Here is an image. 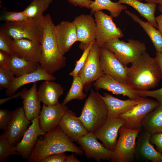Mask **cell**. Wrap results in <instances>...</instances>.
Returning a JSON list of instances; mask_svg holds the SVG:
<instances>
[{"mask_svg": "<svg viewBox=\"0 0 162 162\" xmlns=\"http://www.w3.org/2000/svg\"><path fill=\"white\" fill-rule=\"evenodd\" d=\"M161 79L156 59L146 51L128 67V84L137 90H148L157 86Z\"/></svg>", "mask_w": 162, "mask_h": 162, "instance_id": "obj_1", "label": "cell"}, {"mask_svg": "<svg viewBox=\"0 0 162 162\" xmlns=\"http://www.w3.org/2000/svg\"><path fill=\"white\" fill-rule=\"evenodd\" d=\"M42 140L37 141L27 161L41 162L46 157L58 153L71 152L78 155L84 153L63 133L59 126L46 132Z\"/></svg>", "mask_w": 162, "mask_h": 162, "instance_id": "obj_2", "label": "cell"}, {"mask_svg": "<svg viewBox=\"0 0 162 162\" xmlns=\"http://www.w3.org/2000/svg\"><path fill=\"white\" fill-rule=\"evenodd\" d=\"M44 30L39 63L41 68L52 75L65 67L66 59L59 48L56 37V26L49 14L44 16Z\"/></svg>", "mask_w": 162, "mask_h": 162, "instance_id": "obj_3", "label": "cell"}, {"mask_svg": "<svg viewBox=\"0 0 162 162\" xmlns=\"http://www.w3.org/2000/svg\"><path fill=\"white\" fill-rule=\"evenodd\" d=\"M78 118L88 132L93 133L100 128L108 118L105 102L101 95L93 89H91Z\"/></svg>", "mask_w": 162, "mask_h": 162, "instance_id": "obj_4", "label": "cell"}, {"mask_svg": "<svg viewBox=\"0 0 162 162\" xmlns=\"http://www.w3.org/2000/svg\"><path fill=\"white\" fill-rule=\"evenodd\" d=\"M44 16L19 22H5L0 29L13 39H26L41 43L44 30Z\"/></svg>", "mask_w": 162, "mask_h": 162, "instance_id": "obj_5", "label": "cell"}, {"mask_svg": "<svg viewBox=\"0 0 162 162\" xmlns=\"http://www.w3.org/2000/svg\"><path fill=\"white\" fill-rule=\"evenodd\" d=\"M128 42L121 40L119 38L111 39L107 42L104 47L112 52L118 59L127 66L136 60L145 51V44L137 40L130 39Z\"/></svg>", "mask_w": 162, "mask_h": 162, "instance_id": "obj_6", "label": "cell"}, {"mask_svg": "<svg viewBox=\"0 0 162 162\" xmlns=\"http://www.w3.org/2000/svg\"><path fill=\"white\" fill-rule=\"evenodd\" d=\"M142 129H131L122 126L116 147L112 152L111 162H133L137 136Z\"/></svg>", "mask_w": 162, "mask_h": 162, "instance_id": "obj_7", "label": "cell"}, {"mask_svg": "<svg viewBox=\"0 0 162 162\" xmlns=\"http://www.w3.org/2000/svg\"><path fill=\"white\" fill-rule=\"evenodd\" d=\"M96 23V42L99 48L104 47L108 41L121 38L124 35L122 30L113 22V17L102 10L93 14Z\"/></svg>", "mask_w": 162, "mask_h": 162, "instance_id": "obj_8", "label": "cell"}, {"mask_svg": "<svg viewBox=\"0 0 162 162\" xmlns=\"http://www.w3.org/2000/svg\"><path fill=\"white\" fill-rule=\"evenodd\" d=\"M160 104L157 100L143 98L131 109L119 116V117L125 121L123 126L131 129H142L143 122L147 116Z\"/></svg>", "mask_w": 162, "mask_h": 162, "instance_id": "obj_9", "label": "cell"}, {"mask_svg": "<svg viewBox=\"0 0 162 162\" xmlns=\"http://www.w3.org/2000/svg\"><path fill=\"white\" fill-rule=\"evenodd\" d=\"M99 53L100 64L104 74L120 82L128 84V67L123 64L112 52L104 46L99 48Z\"/></svg>", "mask_w": 162, "mask_h": 162, "instance_id": "obj_10", "label": "cell"}, {"mask_svg": "<svg viewBox=\"0 0 162 162\" xmlns=\"http://www.w3.org/2000/svg\"><path fill=\"white\" fill-rule=\"evenodd\" d=\"M32 122L26 118L23 107L13 111L6 130L3 133L9 143L15 146L20 141Z\"/></svg>", "mask_w": 162, "mask_h": 162, "instance_id": "obj_11", "label": "cell"}, {"mask_svg": "<svg viewBox=\"0 0 162 162\" xmlns=\"http://www.w3.org/2000/svg\"><path fill=\"white\" fill-rule=\"evenodd\" d=\"M76 30L79 47L84 50L92 43L96 41V23L92 14H82L76 16L72 22Z\"/></svg>", "mask_w": 162, "mask_h": 162, "instance_id": "obj_12", "label": "cell"}, {"mask_svg": "<svg viewBox=\"0 0 162 162\" xmlns=\"http://www.w3.org/2000/svg\"><path fill=\"white\" fill-rule=\"evenodd\" d=\"M93 86L97 91L103 89L114 94L126 96L131 100H139L143 98L138 94L137 90L133 88L128 84L120 82L104 74L94 82Z\"/></svg>", "mask_w": 162, "mask_h": 162, "instance_id": "obj_13", "label": "cell"}, {"mask_svg": "<svg viewBox=\"0 0 162 162\" xmlns=\"http://www.w3.org/2000/svg\"><path fill=\"white\" fill-rule=\"evenodd\" d=\"M97 139L94 133L88 132L76 142L84 152L88 159L93 158L98 162L101 160L110 161L112 151L106 148Z\"/></svg>", "mask_w": 162, "mask_h": 162, "instance_id": "obj_14", "label": "cell"}, {"mask_svg": "<svg viewBox=\"0 0 162 162\" xmlns=\"http://www.w3.org/2000/svg\"><path fill=\"white\" fill-rule=\"evenodd\" d=\"M125 121L121 118H108L104 124L94 133L108 150L113 151L117 142V138L120 128Z\"/></svg>", "mask_w": 162, "mask_h": 162, "instance_id": "obj_15", "label": "cell"}, {"mask_svg": "<svg viewBox=\"0 0 162 162\" xmlns=\"http://www.w3.org/2000/svg\"><path fill=\"white\" fill-rule=\"evenodd\" d=\"M99 48L96 41L90 51L84 66L78 74L85 85L95 81L104 74L100 62Z\"/></svg>", "mask_w": 162, "mask_h": 162, "instance_id": "obj_16", "label": "cell"}, {"mask_svg": "<svg viewBox=\"0 0 162 162\" xmlns=\"http://www.w3.org/2000/svg\"><path fill=\"white\" fill-rule=\"evenodd\" d=\"M151 134L142 129L136 140L135 159L152 162H162V154L156 150L150 141Z\"/></svg>", "mask_w": 162, "mask_h": 162, "instance_id": "obj_17", "label": "cell"}, {"mask_svg": "<svg viewBox=\"0 0 162 162\" xmlns=\"http://www.w3.org/2000/svg\"><path fill=\"white\" fill-rule=\"evenodd\" d=\"M25 133L22 139L15 146L17 151L23 159H28L37 141L38 137L44 135L46 133L41 128L39 116L32 121Z\"/></svg>", "mask_w": 162, "mask_h": 162, "instance_id": "obj_18", "label": "cell"}, {"mask_svg": "<svg viewBox=\"0 0 162 162\" xmlns=\"http://www.w3.org/2000/svg\"><path fill=\"white\" fill-rule=\"evenodd\" d=\"M68 109L66 105L59 103L53 106L44 105L39 116L41 128L46 133L58 126Z\"/></svg>", "mask_w": 162, "mask_h": 162, "instance_id": "obj_19", "label": "cell"}, {"mask_svg": "<svg viewBox=\"0 0 162 162\" xmlns=\"http://www.w3.org/2000/svg\"><path fill=\"white\" fill-rule=\"evenodd\" d=\"M58 126L65 134L73 142H77L80 138L88 132L76 114L68 109L63 116Z\"/></svg>", "mask_w": 162, "mask_h": 162, "instance_id": "obj_20", "label": "cell"}, {"mask_svg": "<svg viewBox=\"0 0 162 162\" xmlns=\"http://www.w3.org/2000/svg\"><path fill=\"white\" fill-rule=\"evenodd\" d=\"M55 30L59 48L64 56L78 41L75 26L73 22L62 21L56 26Z\"/></svg>", "mask_w": 162, "mask_h": 162, "instance_id": "obj_21", "label": "cell"}, {"mask_svg": "<svg viewBox=\"0 0 162 162\" xmlns=\"http://www.w3.org/2000/svg\"><path fill=\"white\" fill-rule=\"evenodd\" d=\"M14 54L26 60L39 62L41 43L26 39H13Z\"/></svg>", "mask_w": 162, "mask_h": 162, "instance_id": "obj_22", "label": "cell"}, {"mask_svg": "<svg viewBox=\"0 0 162 162\" xmlns=\"http://www.w3.org/2000/svg\"><path fill=\"white\" fill-rule=\"evenodd\" d=\"M20 97L22 99L23 109L27 119L32 122L40 113V102L37 94V84L34 82L29 89L24 88L19 92Z\"/></svg>", "mask_w": 162, "mask_h": 162, "instance_id": "obj_23", "label": "cell"}, {"mask_svg": "<svg viewBox=\"0 0 162 162\" xmlns=\"http://www.w3.org/2000/svg\"><path fill=\"white\" fill-rule=\"evenodd\" d=\"M56 79L52 75L49 74L41 68L40 65L34 71L15 77L10 88L6 90L5 93L8 96H12L20 88L26 84L41 80L53 81Z\"/></svg>", "mask_w": 162, "mask_h": 162, "instance_id": "obj_24", "label": "cell"}, {"mask_svg": "<svg viewBox=\"0 0 162 162\" xmlns=\"http://www.w3.org/2000/svg\"><path fill=\"white\" fill-rule=\"evenodd\" d=\"M101 96L105 104L108 118H110L118 117L120 115L127 112L138 104L143 98L139 100L130 99L122 100L107 93H104L103 96L101 95Z\"/></svg>", "mask_w": 162, "mask_h": 162, "instance_id": "obj_25", "label": "cell"}, {"mask_svg": "<svg viewBox=\"0 0 162 162\" xmlns=\"http://www.w3.org/2000/svg\"><path fill=\"white\" fill-rule=\"evenodd\" d=\"M53 81H44L37 91L39 100L46 106L57 104L59 98L64 93V89L61 84Z\"/></svg>", "mask_w": 162, "mask_h": 162, "instance_id": "obj_26", "label": "cell"}, {"mask_svg": "<svg viewBox=\"0 0 162 162\" xmlns=\"http://www.w3.org/2000/svg\"><path fill=\"white\" fill-rule=\"evenodd\" d=\"M118 2L120 4H126L132 7L154 27L158 28L154 15L157 7L156 4L143 3L137 0H118Z\"/></svg>", "mask_w": 162, "mask_h": 162, "instance_id": "obj_27", "label": "cell"}, {"mask_svg": "<svg viewBox=\"0 0 162 162\" xmlns=\"http://www.w3.org/2000/svg\"><path fill=\"white\" fill-rule=\"evenodd\" d=\"M125 13L142 27L150 38L156 52L162 53V35L159 31L150 22L142 21L136 15L129 11L125 10Z\"/></svg>", "mask_w": 162, "mask_h": 162, "instance_id": "obj_28", "label": "cell"}, {"mask_svg": "<svg viewBox=\"0 0 162 162\" xmlns=\"http://www.w3.org/2000/svg\"><path fill=\"white\" fill-rule=\"evenodd\" d=\"M142 129L151 134L162 132V103L147 116L143 122Z\"/></svg>", "mask_w": 162, "mask_h": 162, "instance_id": "obj_29", "label": "cell"}, {"mask_svg": "<svg viewBox=\"0 0 162 162\" xmlns=\"http://www.w3.org/2000/svg\"><path fill=\"white\" fill-rule=\"evenodd\" d=\"M40 65L38 62L26 60L13 54L10 55L8 67L17 77L34 71Z\"/></svg>", "mask_w": 162, "mask_h": 162, "instance_id": "obj_30", "label": "cell"}, {"mask_svg": "<svg viewBox=\"0 0 162 162\" xmlns=\"http://www.w3.org/2000/svg\"><path fill=\"white\" fill-rule=\"evenodd\" d=\"M127 8L126 6L111 0H95L90 5L91 14L97 11L106 10L109 11L111 15L116 18L119 16L121 12Z\"/></svg>", "mask_w": 162, "mask_h": 162, "instance_id": "obj_31", "label": "cell"}, {"mask_svg": "<svg viewBox=\"0 0 162 162\" xmlns=\"http://www.w3.org/2000/svg\"><path fill=\"white\" fill-rule=\"evenodd\" d=\"M84 85L83 80L80 76H73L71 86L62 102V104L66 105L73 100H81L86 98V94L83 91Z\"/></svg>", "mask_w": 162, "mask_h": 162, "instance_id": "obj_32", "label": "cell"}, {"mask_svg": "<svg viewBox=\"0 0 162 162\" xmlns=\"http://www.w3.org/2000/svg\"><path fill=\"white\" fill-rule=\"evenodd\" d=\"M52 2V0H33L23 11L28 18L38 17L43 15Z\"/></svg>", "mask_w": 162, "mask_h": 162, "instance_id": "obj_33", "label": "cell"}, {"mask_svg": "<svg viewBox=\"0 0 162 162\" xmlns=\"http://www.w3.org/2000/svg\"><path fill=\"white\" fill-rule=\"evenodd\" d=\"M14 154L20 155L15 146L10 145L2 134L0 136V162L4 161L9 156Z\"/></svg>", "mask_w": 162, "mask_h": 162, "instance_id": "obj_34", "label": "cell"}, {"mask_svg": "<svg viewBox=\"0 0 162 162\" xmlns=\"http://www.w3.org/2000/svg\"><path fill=\"white\" fill-rule=\"evenodd\" d=\"M14 74L8 66L0 68V90L8 89L11 86L14 78Z\"/></svg>", "mask_w": 162, "mask_h": 162, "instance_id": "obj_35", "label": "cell"}, {"mask_svg": "<svg viewBox=\"0 0 162 162\" xmlns=\"http://www.w3.org/2000/svg\"><path fill=\"white\" fill-rule=\"evenodd\" d=\"M28 18L23 11L21 12L5 10L2 13L0 16L1 21L8 22H16L24 21Z\"/></svg>", "mask_w": 162, "mask_h": 162, "instance_id": "obj_36", "label": "cell"}, {"mask_svg": "<svg viewBox=\"0 0 162 162\" xmlns=\"http://www.w3.org/2000/svg\"><path fill=\"white\" fill-rule=\"evenodd\" d=\"M13 39L0 29V50L10 55L14 54Z\"/></svg>", "mask_w": 162, "mask_h": 162, "instance_id": "obj_37", "label": "cell"}, {"mask_svg": "<svg viewBox=\"0 0 162 162\" xmlns=\"http://www.w3.org/2000/svg\"><path fill=\"white\" fill-rule=\"evenodd\" d=\"M94 43H91L84 50L83 53L80 58L76 62L74 69L70 73V75L74 76H77L78 74L84 66L90 51Z\"/></svg>", "mask_w": 162, "mask_h": 162, "instance_id": "obj_38", "label": "cell"}, {"mask_svg": "<svg viewBox=\"0 0 162 162\" xmlns=\"http://www.w3.org/2000/svg\"><path fill=\"white\" fill-rule=\"evenodd\" d=\"M13 111L6 109L0 110V129L6 131L12 118Z\"/></svg>", "mask_w": 162, "mask_h": 162, "instance_id": "obj_39", "label": "cell"}, {"mask_svg": "<svg viewBox=\"0 0 162 162\" xmlns=\"http://www.w3.org/2000/svg\"><path fill=\"white\" fill-rule=\"evenodd\" d=\"M137 91L138 94L142 97H152L162 103V87L152 91L137 90Z\"/></svg>", "mask_w": 162, "mask_h": 162, "instance_id": "obj_40", "label": "cell"}, {"mask_svg": "<svg viewBox=\"0 0 162 162\" xmlns=\"http://www.w3.org/2000/svg\"><path fill=\"white\" fill-rule=\"evenodd\" d=\"M67 157L65 152L55 154L46 157L41 162H65Z\"/></svg>", "mask_w": 162, "mask_h": 162, "instance_id": "obj_41", "label": "cell"}, {"mask_svg": "<svg viewBox=\"0 0 162 162\" xmlns=\"http://www.w3.org/2000/svg\"><path fill=\"white\" fill-rule=\"evenodd\" d=\"M150 141L152 144L155 146L156 150L162 154V132L151 134Z\"/></svg>", "mask_w": 162, "mask_h": 162, "instance_id": "obj_42", "label": "cell"}, {"mask_svg": "<svg viewBox=\"0 0 162 162\" xmlns=\"http://www.w3.org/2000/svg\"><path fill=\"white\" fill-rule=\"evenodd\" d=\"M70 4L80 8L90 9V5L92 2L91 0H67Z\"/></svg>", "mask_w": 162, "mask_h": 162, "instance_id": "obj_43", "label": "cell"}, {"mask_svg": "<svg viewBox=\"0 0 162 162\" xmlns=\"http://www.w3.org/2000/svg\"><path fill=\"white\" fill-rule=\"evenodd\" d=\"M10 55L4 51L0 50V68H5L8 66Z\"/></svg>", "mask_w": 162, "mask_h": 162, "instance_id": "obj_44", "label": "cell"}, {"mask_svg": "<svg viewBox=\"0 0 162 162\" xmlns=\"http://www.w3.org/2000/svg\"><path fill=\"white\" fill-rule=\"evenodd\" d=\"M155 58L160 70L162 80V53L156 52Z\"/></svg>", "mask_w": 162, "mask_h": 162, "instance_id": "obj_45", "label": "cell"}, {"mask_svg": "<svg viewBox=\"0 0 162 162\" xmlns=\"http://www.w3.org/2000/svg\"><path fill=\"white\" fill-rule=\"evenodd\" d=\"M158 25V30L162 35V14L155 18Z\"/></svg>", "mask_w": 162, "mask_h": 162, "instance_id": "obj_46", "label": "cell"}, {"mask_svg": "<svg viewBox=\"0 0 162 162\" xmlns=\"http://www.w3.org/2000/svg\"><path fill=\"white\" fill-rule=\"evenodd\" d=\"M19 97H20L19 92L16 94H14L12 96L9 97L8 98L1 99L0 100V104L1 105L8 100L12 99L18 98Z\"/></svg>", "mask_w": 162, "mask_h": 162, "instance_id": "obj_47", "label": "cell"}, {"mask_svg": "<svg viewBox=\"0 0 162 162\" xmlns=\"http://www.w3.org/2000/svg\"><path fill=\"white\" fill-rule=\"evenodd\" d=\"M81 161L79 160L73 154H70L67 156L65 162H80Z\"/></svg>", "mask_w": 162, "mask_h": 162, "instance_id": "obj_48", "label": "cell"}, {"mask_svg": "<svg viewBox=\"0 0 162 162\" xmlns=\"http://www.w3.org/2000/svg\"><path fill=\"white\" fill-rule=\"evenodd\" d=\"M141 1L143 0H137ZM149 3L159 4L162 5V0H145Z\"/></svg>", "mask_w": 162, "mask_h": 162, "instance_id": "obj_49", "label": "cell"}, {"mask_svg": "<svg viewBox=\"0 0 162 162\" xmlns=\"http://www.w3.org/2000/svg\"><path fill=\"white\" fill-rule=\"evenodd\" d=\"M158 8L159 11L162 13V5L159 4Z\"/></svg>", "mask_w": 162, "mask_h": 162, "instance_id": "obj_50", "label": "cell"}]
</instances>
